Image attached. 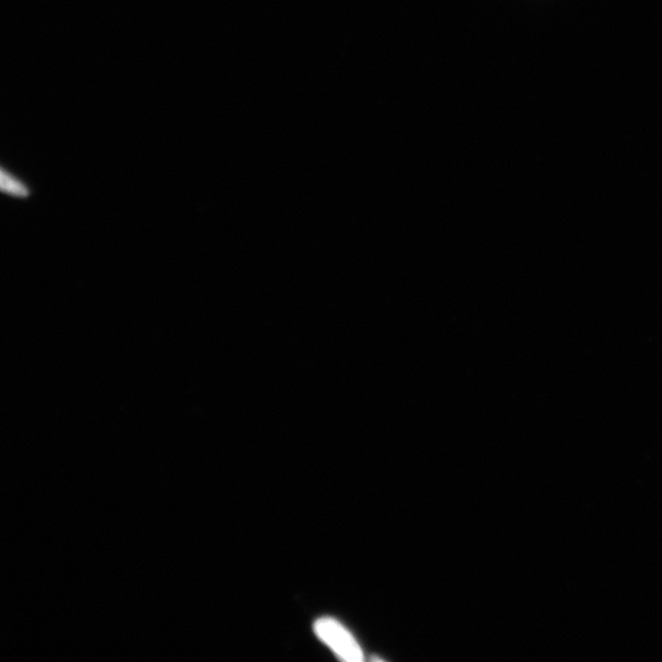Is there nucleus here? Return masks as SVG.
Returning <instances> with one entry per match:
<instances>
[{"label": "nucleus", "mask_w": 662, "mask_h": 662, "mask_svg": "<svg viewBox=\"0 0 662 662\" xmlns=\"http://www.w3.org/2000/svg\"><path fill=\"white\" fill-rule=\"evenodd\" d=\"M2 188L3 191L13 195H27V189L23 184H20L18 181H15L14 178L10 177L5 171L2 172Z\"/></svg>", "instance_id": "f03ea898"}, {"label": "nucleus", "mask_w": 662, "mask_h": 662, "mask_svg": "<svg viewBox=\"0 0 662 662\" xmlns=\"http://www.w3.org/2000/svg\"><path fill=\"white\" fill-rule=\"evenodd\" d=\"M314 632L325 646H328L341 660L360 662L362 649L355 637L339 621L332 617L319 618L314 624Z\"/></svg>", "instance_id": "f257e3e1"}]
</instances>
